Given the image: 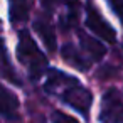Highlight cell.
Masks as SVG:
<instances>
[{
    "label": "cell",
    "mask_w": 123,
    "mask_h": 123,
    "mask_svg": "<svg viewBox=\"0 0 123 123\" xmlns=\"http://www.w3.org/2000/svg\"><path fill=\"white\" fill-rule=\"evenodd\" d=\"M46 91L47 93H52V94H57L62 103H66L71 108L78 110L79 113H83V116H88L89 115L91 103H93V96L74 78L66 76L61 71L54 69L49 74L47 81H46Z\"/></svg>",
    "instance_id": "cell-1"
},
{
    "label": "cell",
    "mask_w": 123,
    "mask_h": 123,
    "mask_svg": "<svg viewBox=\"0 0 123 123\" xmlns=\"http://www.w3.org/2000/svg\"><path fill=\"white\" fill-rule=\"evenodd\" d=\"M17 57L27 68L32 79H39L47 69V57L41 52L34 39L27 31L19 32V44H17Z\"/></svg>",
    "instance_id": "cell-2"
},
{
    "label": "cell",
    "mask_w": 123,
    "mask_h": 123,
    "mask_svg": "<svg viewBox=\"0 0 123 123\" xmlns=\"http://www.w3.org/2000/svg\"><path fill=\"white\" fill-rule=\"evenodd\" d=\"M101 123H123V98L118 89L110 88L101 98Z\"/></svg>",
    "instance_id": "cell-3"
},
{
    "label": "cell",
    "mask_w": 123,
    "mask_h": 123,
    "mask_svg": "<svg viewBox=\"0 0 123 123\" xmlns=\"http://www.w3.org/2000/svg\"><path fill=\"white\" fill-rule=\"evenodd\" d=\"M86 25H88V29L93 34H96L103 41H106L110 44H113L116 41V34H115L113 27L101 17V14L94 9L93 4H88L86 5Z\"/></svg>",
    "instance_id": "cell-4"
},
{
    "label": "cell",
    "mask_w": 123,
    "mask_h": 123,
    "mask_svg": "<svg viewBox=\"0 0 123 123\" xmlns=\"http://www.w3.org/2000/svg\"><path fill=\"white\" fill-rule=\"evenodd\" d=\"M79 41H81V49L89 56V59L99 61V59L106 54V47H105L99 41H96L94 37H89L88 34L79 32Z\"/></svg>",
    "instance_id": "cell-5"
},
{
    "label": "cell",
    "mask_w": 123,
    "mask_h": 123,
    "mask_svg": "<svg viewBox=\"0 0 123 123\" xmlns=\"http://www.w3.org/2000/svg\"><path fill=\"white\" fill-rule=\"evenodd\" d=\"M34 29L37 31L41 41L46 44L47 51L54 52V51H56V34H54V31H52V25H51L46 19L41 17V19H37V20L34 22Z\"/></svg>",
    "instance_id": "cell-6"
},
{
    "label": "cell",
    "mask_w": 123,
    "mask_h": 123,
    "mask_svg": "<svg viewBox=\"0 0 123 123\" xmlns=\"http://www.w3.org/2000/svg\"><path fill=\"white\" fill-rule=\"evenodd\" d=\"M17 111H19V99L17 96L9 89V88H2V115L5 118H17Z\"/></svg>",
    "instance_id": "cell-7"
},
{
    "label": "cell",
    "mask_w": 123,
    "mask_h": 123,
    "mask_svg": "<svg viewBox=\"0 0 123 123\" xmlns=\"http://www.w3.org/2000/svg\"><path fill=\"white\" fill-rule=\"evenodd\" d=\"M62 57H64L66 62H69L74 68H79V69H88L89 68V62L83 57V54L73 44H64V47H62Z\"/></svg>",
    "instance_id": "cell-8"
},
{
    "label": "cell",
    "mask_w": 123,
    "mask_h": 123,
    "mask_svg": "<svg viewBox=\"0 0 123 123\" xmlns=\"http://www.w3.org/2000/svg\"><path fill=\"white\" fill-rule=\"evenodd\" d=\"M78 14H79V4H78V0H71V4L68 5L66 15L61 19V27L64 31H69L71 27H74L78 24Z\"/></svg>",
    "instance_id": "cell-9"
},
{
    "label": "cell",
    "mask_w": 123,
    "mask_h": 123,
    "mask_svg": "<svg viewBox=\"0 0 123 123\" xmlns=\"http://www.w3.org/2000/svg\"><path fill=\"white\" fill-rule=\"evenodd\" d=\"M27 0H10V17L12 22H20L27 17Z\"/></svg>",
    "instance_id": "cell-10"
},
{
    "label": "cell",
    "mask_w": 123,
    "mask_h": 123,
    "mask_svg": "<svg viewBox=\"0 0 123 123\" xmlns=\"http://www.w3.org/2000/svg\"><path fill=\"white\" fill-rule=\"evenodd\" d=\"M51 121H52V123H79L76 118H73L71 115H66V113H62V111H52Z\"/></svg>",
    "instance_id": "cell-11"
},
{
    "label": "cell",
    "mask_w": 123,
    "mask_h": 123,
    "mask_svg": "<svg viewBox=\"0 0 123 123\" xmlns=\"http://www.w3.org/2000/svg\"><path fill=\"white\" fill-rule=\"evenodd\" d=\"M110 9L115 12V15L120 19V22L123 24V0H106Z\"/></svg>",
    "instance_id": "cell-12"
},
{
    "label": "cell",
    "mask_w": 123,
    "mask_h": 123,
    "mask_svg": "<svg viewBox=\"0 0 123 123\" xmlns=\"http://www.w3.org/2000/svg\"><path fill=\"white\" fill-rule=\"evenodd\" d=\"M42 2H44V5H46V7H51L54 2H57V0H42Z\"/></svg>",
    "instance_id": "cell-13"
}]
</instances>
